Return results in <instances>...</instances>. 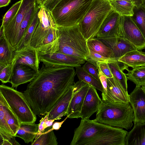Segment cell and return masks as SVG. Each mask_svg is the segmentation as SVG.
<instances>
[{
  "label": "cell",
  "instance_id": "obj_37",
  "mask_svg": "<svg viewBox=\"0 0 145 145\" xmlns=\"http://www.w3.org/2000/svg\"><path fill=\"white\" fill-rule=\"evenodd\" d=\"M22 0L13 4L5 14L2 20L1 27H3L12 20L17 14L20 8Z\"/></svg>",
  "mask_w": 145,
  "mask_h": 145
},
{
  "label": "cell",
  "instance_id": "obj_43",
  "mask_svg": "<svg viewBox=\"0 0 145 145\" xmlns=\"http://www.w3.org/2000/svg\"><path fill=\"white\" fill-rule=\"evenodd\" d=\"M97 66L99 72V80L102 84L104 91V93H102L106 94L107 91V78L102 72L99 66L97 65Z\"/></svg>",
  "mask_w": 145,
  "mask_h": 145
},
{
  "label": "cell",
  "instance_id": "obj_2",
  "mask_svg": "<svg viewBox=\"0 0 145 145\" xmlns=\"http://www.w3.org/2000/svg\"><path fill=\"white\" fill-rule=\"evenodd\" d=\"M128 132L89 119H81L70 145H126Z\"/></svg>",
  "mask_w": 145,
  "mask_h": 145
},
{
  "label": "cell",
  "instance_id": "obj_53",
  "mask_svg": "<svg viewBox=\"0 0 145 145\" xmlns=\"http://www.w3.org/2000/svg\"><path fill=\"white\" fill-rule=\"evenodd\" d=\"M142 5L145 8V0H143V3Z\"/></svg>",
  "mask_w": 145,
  "mask_h": 145
},
{
  "label": "cell",
  "instance_id": "obj_17",
  "mask_svg": "<svg viewBox=\"0 0 145 145\" xmlns=\"http://www.w3.org/2000/svg\"><path fill=\"white\" fill-rule=\"evenodd\" d=\"M40 61L38 52L36 49L27 47L19 51H15L12 62L28 66L39 73Z\"/></svg>",
  "mask_w": 145,
  "mask_h": 145
},
{
  "label": "cell",
  "instance_id": "obj_5",
  "mask_svg": "<svg viewBox=\"0 0 145 145\" xmlns=\"http://www.w3.org/2000/svg\"><path fill=\"white\" fill-rule=\"evenodd\" d=\"M93 0H62L51 12L57 27L78 25Z\"/></svg>",
  "mask_w": 145,
  "mask_h": 145
},
{
  "label": "cell",
  "instance_id": "obj_47",
  "mask_svg": "<svg viewBox=\"0 0 145 145\" xmlns=\"http://www.w3.org/2000/svg\"><path fill=\"white\" fill-rule=\"evenodd\" d=\"M55 120L54 119H47L45 121L44 127L45 129L51 126Z\"/></svg>",
  "mask_w": 145,
  "mask_h": 145
},
{
  "label": "cell",
  "instance_id": "obj_6",
  "mask_svg": "<svg viewBox=\"0 0 145 145\" xmlns=\"http://www.w3.org/2000/svg\"><path fill=\"white\" fill-rule=\"evenodd\" d=\"M112 9L110 0H93L78 24L80 31L87 40L95 37L103 22Z\"/></svg>",
  "mask_w": 145,
  "mask_h": 145
},
{
  "label": "cell",
  "instance_id": "obj_3",
  "mask_svg": "<svg viewBox=\"0 0 145 145\" xmlns=\"http://www.w3.org/2000/svg\"><path fill=\"white\" fill-rule=\"evenodd\" d=\"M134 119L130 103L112 102L102 100L95 121L112 127L127 130L133 126Z\"/></svg>",
  "mask_w": 145,
  "mask_h": 145
},
{
  "label": "cell",
  "instance_id": "obj_22",
  "mask_svg": "<svg viewBox=\"0 0 145 145\" xmlns=\"http://www.w3.org/2000/svg\"><path fill=\"white\" fill-rule=\"evenodd\" d=\"M57 27L52 29L41 46L37 50L39 53L51 54L59 50V38L57 33Z\"/></svg>",
  "mask_w": 145,
  "mask_h": 145
},
{
  "label": "cell",
  "instance_id": "obj_41",
  "mask_svg": "<svg viewBox=\"0 0 145 145\" xmlns=\"http://www.w3.org/2000/svg\"><path fill=\"white\" fill-rule=\"evenodd\" d=\"M0 145H20L16 140L15 136H8L0 133Z\"/></svg>",
  "mask_w": 145,
  "mask_h": 145
},
{
  "label": "cell",
  "instance_id": "obj_12",
  "mask_svg": "<svg viewBox=\"0 0 145 145\" xmlns=\"http://www.w3.org/2000/svg\"><path fill=\"white\" fill-rule=\"evenodd\" d=\"M121 15L112 9L101 26L95 37H121Z\"/></svg>",
  "mask_w": 145,
  "mask_h": 145
},
{
  "label": "cell",
  "instance_id": "obj_15",
  "mask_svg": "<svg viewBox=\"0 0 145 145\" xmlns=\"http://www.w3.org/2000/svg\"><path fill=\"white\" fill-rule=\"evenodd\" d=\"M107 78V93H102V100L112 102L130 103L129 95L115 77Z\"/></svg>",
  "mask_w": 145,
  "mask_h": 145
},
{
  "label": "cell",
  "instance_id": "obj_25",
  "mask_svg": "<svg viewBox=\"0 0 145 145\" xmlns=\"http://www.w3.org/2000/svg\"><path fill=\"white\" fill-rule=\"evenodd\" d=\"M39 126L35 123L20 124L15 137L22 138L26 143L32 142L38 132Z\"/></svg>",
  "mask_w": 145,
  "mask_h": 145
},
{
  "label": "cell",
  "instance_id": "obj_28",
  "mask_svg": "<svg viewBox=\"0 0 145 145\" xmlns=\"http://www.w3.org/2000/svg\"><path fill=\"white\" fill-rule=\"evenodd\" d=\"M0 103L2 104L5 111L7 122L11 129L12 135L15 136L20 127V123L1 93Z\"/></svg>",
  "mask_w": 145,
  "mask_h": 145
},
{
  "label": "cell",
  "instance_id": "obj_24",
  "mask_svg": "<svg viewBox=\"0 0 145 145\" xmlns=\"http://www.w3.org/2000/svg\"><path fill=\"white\" fill-rule=\"evenodd\" d=\"M125 142L126 145H145V123L134 125L128 132Z\"/></svg>",
  "mask_w": 145,
  "mask_h": 145
},
{
  "label": "cell",
  "instance_id": "obj_18",
  "mask_svg": "<svg viewBox=\"0 0 145 145\" xmlns=\"http://www.w3.org/2000/svg\"><path fill=\"white\" fill-rule=\"evenodd\" d=\"M38 73L28 66L15 64L10 82L12 87L17 88L20 85L30 82Z\"/></svg>",
  "mask_w": 145,
  "mask_h": 145
},
{
  "label": "cell",
  "instance_id": "obj_8",
  "mask_svg": "<svg viewBox=\"0 0 145 145\" xmlns=\"http://www.w3.org/2000/svg\"><path fill=\"white\" fill-rule=\"evenodd\" d=\"M39 22L32 36L30 46L37 49L50 33L57 26L51 12L43 6L38 13Z\"/></svg>",
  "mask_w": 145,
  "mask_h": 145
},
{
  "label": "cell",
  "instance_id": "obj_20",
  "mask_svg": "<svg viewBox=\"0 0 145 145\" xmlns=\"http://www.w3.org/2000/svg\"><path fill=\"white\" fill-rule=\"evenodd\" d=\"M74 85L69 88L58 100L48 113V119L59 120L67 116L69 106L73 94Z\"/></svg>",
  "mask_w": 145,
  "mask_h": 145
},
{
  "label": "cell",
  "instance_id": "obj_23",
  "mask_svg": "<svg viewBox=\"0 0 145 145\" xmlns=\"http://www.w3.org/2000/svg\"><path fill=\"white\" fill-rule=\"evenodd\" d=\"M118 61L133 68L145 66V52L138 50H133L120 58Z\"/></svg>",
  "mask_w": 145,
  "mask_h": 145
},
{
  "label": "cell",
  "instance_id": "obj_26",
  "mask_svg": "<svg viewBox=\"0 0 145 145\" xmlns=\"http://www.w3.org/2000/svg\"><path fill=\"white\" fill-rule=\"evenodd\" d=\"M40 7L38 2H37L31 8L25 17L19 28L16 42L15 50L22 40L36 13Z\"/></svg>",
  "mask_w": 145,
  "mask_h": 145
},
{
  "label": "cell",
  "instance_id": "obj_27",
  "mask_svg": "<svg viewBox=\"0 0 145 145\" xmlns=\"http://www.w3.org/2000/svg\"><path fill=\"white\" fill-rule=\"evenodd\" d=\"M87 44L89 50L106 57L116 58L111 49L97 38L87 40Z\"/></svg>",
  "mask_w": 145,
  "mask_h": 145
},
{
  "label": "cell",
  "instance_id": "obj_21",
  "mask_svg": "<svg viewBox=\"0 0 145 145\" xmlns=\"http://www.w3.org/2000/svg\"><path fill=\"white\" fill-rule=\"evenodd\" d=\"M15 49L6 39L3 27L0 29V67H5L10 64L14 58Z\"/></svg>",
  "mask_w": 145,
  "mask_h": 145
},
{
  "label": "cell",
  "instance_id": "obj_40",
  "mask_svg": "<svg viewBox=\"0 0 145 145\" xmlns=\"http://www.w3.org/2000/svg\"><path fill=\"white\" fill-rule=\"evenodd\" d=\"M82 67L83 69L88 73L100 80L97 67L93 64L86 61Z\"/></svg>",
  "mask_w": 145,
  "mask_h": 145
},
{
  "label": "cell",
  "instance_id": "obj_51",
  "mask_svg": "<svg viewBox=\"0 0 145 145\" xmlns=\"http://www.w3.org/2000/svg\"><path fill=\"white\" fill-rule=\"evenodd\" d=\"M125 0L127 1H128L130 2H133V0Z\"/></svg>",
  "mask_w": 145,
  "mask_h": 145
},
{
  "label": "cell",
  "instance_id": "obj_50",
  "mask_svg": "<svg viewBox=\"0 0 145 145\" xmlns=\"http://www.w3.org/2000/svg\"><path fill=\"white\" fill-rule=\"evenodd\" d=\"M46 0H37L38 4L40 7L41 6Z\"/></svg>",
  "mask_w": 145,
  "mask_h": 145
},
{
  "label": "cell",
  "instance_id": "obj_42",
  "mask_svg": "<svg viewBox=\"0 0 145 145\" xmlns=\"http://www.w3.org/2000/svg\"><path fill=\"white\" fill-rule=\"evenodd\" d=\"M97 65L99 66L102 72L107 78H110L113 77L109 67L108 63H97Z\"/></svg>",
  "mask_w": 145,
  "mask_h": 145
},
{
  "label": "cell",
  "instance_id": "obj_29",
  "mask_svg": "<svg viewBox=\"0 0 145 145\" xmlns=\"http://www.w3.org/2000/svg\"><path fill=\"white\" fill-rule=\"evenodd\" d=\"M76 74L79 80L82 81L96 89L99 90L102 93L104 91L100 80L89 74L83 69L82 66H79L75 67Z\"/></svg>",
  "mask_w": 145,
  "mask_h": 145
},
{
  "label": "cell",
  "instance_id": "obj_7",
  "mask_svg": "<svg viewBox=\"0 0 145 145\" xmlns=\"http://www.w3.org/2000/svg\"><path fill=\"white\" fill-rule=\"evenodd\" d=\"M0 93L20 124L35 123L36 116L32 111L23 93L3 84L0 86Z\"/></svg>",
  "mask_w": 145,
  "mask_h": 145
},
{
  "label": "cell",
  "instance_id": "obj_31",
  "mask_svg": "<svg viewBox=\"0 0 145 145\" xmlns=\"http://www.w3.org/2000/svg\"><path fill=\"white\" fill-rule=\"evenodd\" d=\"M39 9L36 13L22 40L17 46L16 51H20L27 47L30 46L32 36L39 22L38 13Z\"/></svg>",
  "mask_w": 145,
  "mask_h": 145
},
{
  "label": "cell",
  "instance_id": "obj_34",
  "mask_svg": "<svg viewBox=\"0 0 145 145\" xmlns=\"http://www.w3.org/2000/svg\"><path fill=\"white\" fill-rule=\"evenodd\" d=\"M109 67L114 76L127 92V79L126 74L124 73L118 65V60L108 63Z\"/></svg>",
  "mask_w": 145,
  "mask_h": 145
},
{
  "label": "cell",
  "instance_id": "obj_11",
  "mask_svg": "<svg viewBox=\"0 0 145 145\" xmlns=\"http://www.w3.org/2000/svg\"><path fill=\"white\" fill-rule=\"evenodd\" d=\"M90 85L79 80L73 86V94L69 104L67 116L69 118H80L84 100Z\"/></svg>",
  "mask_w": 145,
  "mask_h": 145
},
{
  "label": "cell",
  "instance_id": "obj_19",
  "mask_svg": "<svg viewBox=\"0 0 145 145\" xmlns=\"http://www.w3.org/2000/svg\"><path fill=\"white\" fill-rule=\"evenodd\" d=\"M102 102L96 90L90 85L85 97L80 113L81 119H89L98 110Z\"/></svg>",
  "mask_w": 145,
  "mask_h": 145
},
{
  "label": "cell",
  "instance_id": "obj_10",
  "mask_svg": "<svg viewBox=\"0 0 145 145\" xmlns=\"http://www.w3.org/2000/svg\"><path fill=\"white\" fill-rule=\"evenodd\" d=\"M121 37L126 39L137 50L145 49V38L130 16H121Z\"/></svg>",
  "mask_w": 145,
  "mask_h": 145
},
{
  "label": "cell",
  "instance_id": "obj_46",
  "mask_svg": "<svg viewBox=\"0 0 145 145\" xmlns=\"http://www.w3.org/2000/svg\"><path fill=\"white\" fill-rule=\"evenodd\" d=\"M68 118V116H67L66 118L62 121L61 122H55L53 124L52 128L42 133H46L50 132L53 130H59L60 128L61 127L62 125L66 120V119Z\"/></svg>",
  "mask_w": 145,
  "mask_h": 145
},
{
  "label": "cell",
  "instance_id": "obj_36",
  "mask_svg": "<svg viewBox=\"0 0 145 145\" xmlns=\"http://www.w3.org/2000/svg\"><path fill=\"white\" fill-rule=\"evenodd\" d=\"M89 53L87 57L86 60L89 61L97 67V63H109L118 60L116 58H108L104 57L97 53L89 50Z\"/></svg>",
  "mask_w": 145,
  "mask_h": 145
},
{
  "label": "cell",
  "instance_id": "obj_35",
  "mask_svg": "<svg viewBox=\"0 0 145 145\" xmlns=\"http://www.w3.org/2000/svg\"><path fill=\"white\" fill-rule=\"evenodd\" d=\"M57 138L53 130L46 133H42L40 135H36L31 145H57Z\"/></svg>",
  "mask_w": 145,
  "mask_h": 145
},
{
  "label": "cell",
  "instance_id": "obj_44",
  "mask_svg": "<svg viewBox=\"0 0 145 145\" xmlns=\"http://www.w3.org/2000/svg\"><path fill=\"white\" fill-rule=\"evenodd\" d=\"M62 0H46L41 6L51 12L55 7Z\"/></svg>",
  "mask_w": 145,
  "mask_h": 145
},
{
  "label": "cell",
  "instance_id": "obj_30",
  "mask_svg": "<svg viewBox=\"0 0 145 145\" xmlns=\"http://www.w3.org/2000/svg\"><path fill=\"white\" fill-rule=\"evenodd\" d=\"M112 9L121 16H131L135 5L133 3L125 0H110Z\"/></svg>",
  "mask_w": 145,
  "mask_h": 145
},
{
  "label": "cell",
  "instance_id": "obj_1",
  "mask_svg": "<svg viewBox=\"0 0 145 145\" xmlns=\"http://www.w3.org/2000/svg\"><path fill=\"white\" fill-rule=\"evenodd\" d=\"M76 67L46 66L27 85L23 94L36 116H45L65 92L75 84Z\"/></svg>",
  "mask_w": 145,
  "mask_h": 145
},
{
  "label": "cell",
  "instance_id": "obj_16",
  "mask_svg": "<svg viewBox=\"0 0 145 145\" xmlns=\"http://www.w3.org/2000/svg\"><path fill=\"white\" fill-rule=\"evenodd\" d=\"M97 39L109 47L112 50L115 57L118 59L127 53L137 50L135 46L130 42L121 37Z\"/></svg>",
  "mask_w": 145,
  "mask_h": 145
},
{
  "label": "cell",
  "instance_id": "obj_32",
  "mask_svg": "<svg viewBox=\"0 0 145 145\" xmlns=\"http://www.w3.org/2000/svg\"><path fill=\"white\" fill-rule=\"evenodd\" d=\"M127 71L126 74L127 80L134 83L136 87H141L145 85V66L129 69Z\"/></svg>",
  "mask_w": 145,
  "mask_h": 145
},
{
  "label": "cell",
  "instance_id": "obj_39",
  "mask_svg": "<svg viewBox=\"0 0 145 145\" xmlns=\"http://www.w3.org/2000/svg\"><path fill=\"white\" fill-rule=\"evenodd\" d=\"M14 65L12 62L6 66L0 67V80L3 83L10 82Z\"/></svg>",
  "mask_w": 145,
  "mask_h": 145
},
{
  "label": "cell",
  "instance_id": "obj_4",
  "mask_svg": "<svg viewBox=\"0 0 145 145\" xmlns=\"http://www.w3.org/2000/svg\"><path fill=\"white\" fill-rule=\"evenodd\" d=\"M59 38V50L62 53L86 60L89 53L87 40L84 37L78 25L68 27H57Z\"/></svg>",
  "mask_w": 145,
  "mask_h": 145
},
{
  "label": "cell",
  "instance_id": "obj_13",
  "mask_svg": "<svg viewBox=\"0 0 145 145\" xmlns=\"http://www.w3.org/2000/svg\"><path fill=\"white\" fill-rule=\"evenodd\" d=\"M38 55L40 61L42 62L46 66L63 65L77 67L81 66L86 61L85 59L58 52L51 54L38 53Z\"/></svg>",
  "mask_w": 145,
  "mask_h": 145
},
{
  "label": "cell",
  "instance_id": "obj_38",
  "mask_svg": "<svg viewBox=\"0 0 145 145\" xmlns=\"http://www.w3.org/2000/svg\"><path fill=\"white\" fill-rule=\"evenodd\" d=\"M0 133L8 136H13L7 122L5 111L0 103Z\"/></svg>",
  "mask_w": 145,
  "mask_h": 145
},
{
  "label": "cell",
  "instance_id": "obj_33",
  "mask_svg": "<svg viewBox=\"0 0 145 145\" xmlns=\"http://www.w3.org/2000/svg\"><path fill=\"white\" fill-rule=\"evenodd\" d=\"M130 17L145 38V8L142 5L139 7L135 6Z\"/></svg>",
  "mask_w": 145,
  "mask_h": 145
},
{
  "label": "cell",
  "instance_id": "obj_52",
  "mask_svg": "<svg viewBox=\"0 0 145 145\" xmlns=\"http://www.w3.org/2000/svg\"><path fill=\"white\" fill-rule=\"evenodd\" d=\"M142 88L143 91L145 93V85L142 86H141Z\"/></svg>",
  "mask_w": 145,
  "mask_h": 145
},
{
  "label": "cell",
  "instance_id": "obj_9",
  "mask_svg": "<svg viewBox=\"0 0 145 145\" xmlns=\"http://www.w3.org/2000/svg\"><path fill=\"white\" fill-rule=\"evenodd\" d=\"M21 0L20 8L15 17L3 27L6 39L15 49L16 40L20 25L29 10L37 2V0Z\"/></svg>",
  "mask_w": 145,
  "mask_h": 145
},
{
  "label": "cell",
  "instance_id": "obj_14",
  "mask_svg": "<svg viewBox=\"0 0 145 145\" xmlns=\"http://www.w3.org/2000/svg\"><path fill=\"white\" fill-rule=\"evenodd\" d=\"M130 103L133 108L135 124L145 123V93L141 87H136L129 95Z\"/></svg>",
  "mask_w": 145,
  "mask_h": 145
},
{
  "label": "cell",
  "instance_id": "obj_45",
  "mask_svg": "<svg viewBox=\"0 0 145 145\" xmlns=\"http://www.w3.org/2000/svg\"><path fill=\"white\" fill-rule=\"evenodd\" d=\"M48 116L49 114L48 113L45 115L44 117L42 118L40 120L38 131L37 135H40L44 132L45 129H46L44 127L45 123L46 121L48 119Z\"/></svg>",
  "mask_w": 145,
  "mask_h": 145
},
{
  "label": "cell",
  "instance_id": "obj_49",
  "mask_svg": "<svg viewBox=\"0 0 145 145\" xmlns=\"http://www.w3.org/2000/svg\"><path fill=\"white\" fill-rule=\"evenodd\" d=\"M135 5L137 7H139L142 5L143 0H133Z\"/></svg>",
  "mask_w": 145,
  "mask_h": 145
},
{
  "label": "cell",
  "instance_id": "obj_48",
  "mask_svg": "<svg viewBox=\"0 0 145 145\" xmlns=\"http://www.w3.org/2000/svg\"><path fill=\"white\" fill-rule=\"evenodd\" d=\"M11 0H0V7H6L9 4Z\"/></svg>",
  "mask_w": 145,
  "mask_h": 145
}]
</instances>
